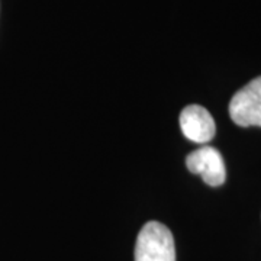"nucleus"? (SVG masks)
<instances>
[{"label": "nucleus", "mask_w": 261, "mask_h": 261, "mask_svg": "<svg viewBox=\"0 0 261 261\" xmlns=\"http://www.w3.org/2000/svg\"><path fill=\"white\" fill-rule=\"evenodd\" d=\"M135 261H176L174 238L166 225L151 221L142 226L135 244Z\"/></svg>", "instance_id": "f257e3e1"}, {"label": "nucleus", "mask_w": 261, "mask_h": 261, "mask_svg": "<svg viewBox=\"0 0 261 261\" xmlns=\"http://www.w3.org/2000/svg\"><path fill=\"white\" fill-rule=\"evenodd\" d=\"M229 116L238 126H261V75L233 94Z\"/></svg>", "instance_id": "f03ea898"}, {"label": "nucleus", "mask_w": 261, "mask_h": 261, "mask_svg": "<svg viewBox=\"0 0 261 261\" xmlns=\"http://www.w3.org/2000/svg\"><path fill=\"white\" fill-rule=\"evenodd\" d=\"M190 173L203 178L207 186L218 187L226 180V168L222 154L214 147H200L186 157Z\"/></svg>", "instance_id": "7ed1b4c3"}, {"label": "nucleus", "mask_w": 261, "mask_h": 261, "mask_svg": "<svg viewBox=\"0 0 261 261\" xmlns=\"http://www.w3.org/2000/svg\"><path fill=\"white\" fill-rule=\"evenodd\" d=\"M180 128L187 140L206 144L216 134V125L207 109L199 105H189L180 113Z\"/></svg>", "instance_id": "20e7f679"}]
</instances>
